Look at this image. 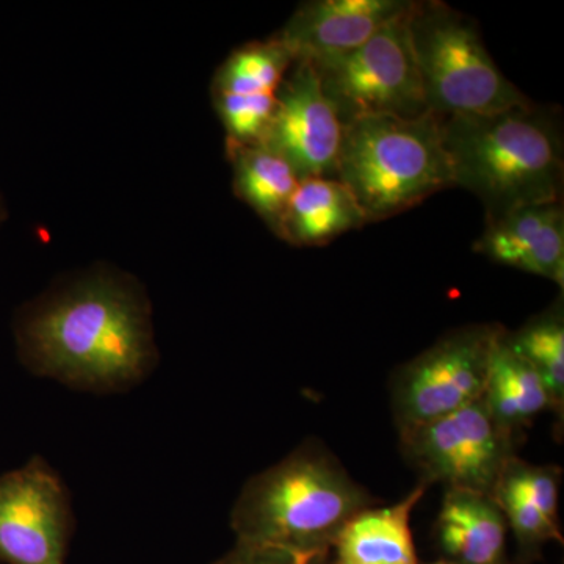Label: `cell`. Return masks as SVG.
Here are the masks:
<instances>
[{
  "instance_id": "ba28073f",
  "label": "cell",
  "mask_w": 564,
  "mask_h": 564,
  "mask_svg": "<svg viewBox=\"0 0 564 564\" xmlns=\"http://www.w3.org/2000/svg\"><path fill=\"white\" fill-rule=\"evenodd\" d=\"M516 444L481 399L400 436L404 458L422 484L491 497L505 467L518 456Z\"/></svg>"
},
{
  "instance_id": "52a82bcc",
  "label": "cell",
  "mask_w": 564,
  "mask_h": 564,
  "mask_svg": "<svg viewBox=\"0 0 564 564\" xmlns=\"http://www.w3.org/2000/svg\"><path fill=\"white\" fill-rule=\"evenodd\" d=\"M502 332L499 325L464 326L397 370L391 400L399 436L481 399L492 348Z\"/></svg>"
},
{
  "instance_id": "cb8c5ba5",
  "label": "cell",
  "mask_w": 564,
  "mask_h": 564,
  "mask_svg": "<svg viewBox=\"0 0 564 564\" xmlns=\"http://www.w3.org/2000/svg\"><path fill=\"white\" fill-rule=\"evenodd\" d=\"M430 564H454V563H451V562H447V560H440V562H434V563H430Z\"/></svg>"
},
{
  "instance_id": "44dd1931",
  "label": "cell",
  "mask_w": 564,
  "mask_h": 564,
  "mask_svg": "<svg viewBox=\"0 0 564 564\" xmlns=\"http://www.w3.org/2000/svg\"><path fill=\"white\" fill-rule=\"evenodd\" d=\"M215 106L228 133V147L261 143L272 120L276 95H215Z\"/></svg>"
},
{
  "instance_id": "603a6c76",
  "label": "cell",
  "mask_w": 564,
  "mask_h": 564,
  "mask_svg": "<svg viewBox=\"0 0 564 564\" xmlns=\"http://www.w3.org/2000/svg\"><path fill=\"white\" fill-rule=\"evenodd\" d=\"M6 217H7L6 206H3V199H2V196H0V223L6 220Z\"/></svg>"
},
{
  "instance_id": "5b68a950",
  "label": "cell",
  "mask_w": 564,
  "mask_h": 564,
  "mask_svg": "<svg viewBox=\"0 0 564 564\" xmlns=\"http://www.w3.org/2000/svg\"><path fill=\"white\" fill-rule=\"evenodd\" d=\"M408 28L426 106L433 113L489 115L530 104L492 61L469 18L445 3L413 2Z\"/></svg>"
},
{
  "instance_id": "ffe728a7",
  "label": "cell",
  "mask_w": 564,
  "mask_h": 564,
  "mask_svg": "<svg viewBox=\"0 0 564 564\" xmlns=\"http://www.w3.org/2000/svg\"><path fill=\"white\" fill-rule=\"evenodd\" d=\"M295 62L292 52L276 39L247 44L234 52L214 82L215 95H276L285 73Z\"/></svg>"
},
{
  "instance_id": "9c48e42d",
  "label": "cell",
  "mask_w": 564,
  "mask_h": 564,
  "mask_svg": "<svg viewBox=\"0 0 564 564\" xmlns=\"http://www.w3.org/2000/svg\"><path fill=\"white\" fill-rule=\"evenodd\" d=\"M73 525L68 491L44 459L0 477V563L66 564Z\"/></svg>"
},
{
  "instance_id": "2e32d148",
  "label": "cell",
  "mask_w": 564,
  "mask_h": 564,
  "mask_svg": "<svg viewBox=\"0 0 564 564\" xmlns=\"http://www.w3.org/2000/svg\"><path fill=\"white\" fill-rule=\"evenodd\" d=\"M481 400L497 425L516 440L534 419L547 411L554 413L543 380L532 364L511 348L505 329L492 348Z\"/></svg>"
},
{
  "instance_id": "277c9868",
  "label": "cell",
  "mask_w": 564,
  "mask_h": 564,
  "mask_svg": "<svg viewBox=\"0 0 564 564\" xmlns=\"http://www.w3.org/2000/svg\"><path fill=\"white\" fill-rule=\"evenodd\" d=\"M336 180L367 223L386 220L454 187L444 148L443 117L370 115L345 122Z\"/></svg>"
},
{
  "instance_id": "8992f818",
  "label": "cell",
  "mask_w": 564,
  "mask_h": 564,
  "mask_svg": "<svg viewBox=\"0 0 564 564\" xmlns=\"http://www.w3.org/2000/svg\"><path fill=\"white\" fill-rule=\"evenodd\" d=\"M408 13L355 50L311 62L343 124L370 115L415 118L430 111L411 47Z\"/></svg>"
},
{
  "instance_id": "ac0fdd59",
  "label": "cell",
  "mask_w": 564,
  "mask_h": 564,
  "mask_svg": "<svg viewBox=\"0 0 564 564\" xmlns=\"http://www.w3.org/2000/svg\"><path fill=\"white\" fill-rule=\"evenodd\" d=\"M234 165V188L274 232H280L282 217L300 181L281 155L262 147H228Z\"/></svg>"
},
{
  "instance_id": "5bb4252c",
  "label": "cell",
  "mask_w": 564,
  "mask_h": 564,
  "mask_svg": "<svg viewBox=\"0 0 564 564\" xmlns=\"http://www.w3.org/2000/svg\"><path fill=\"white\" fill-rule=\"evenodd\" d=\"M507 519L485 494L445 489L434 536L443 558L454 564H511Z\"/></svg>"
},
{
  "instance_id": "3957f363",
  "label": "cell",
  "mask_w": 564,
  "mask_h": 564,
  "mask_svg": "<svg viewBox=\"0 0 564 564\" xmlns=\"http://www.w3.org/2000/svg\"><path fill=\"white\" fill-rule=\"evenodd\" d=\"M443 139L454 187L480 199L486 223L525 207L562 203V135L532 104L443 117Z\"/></svg>"
},
{
  "instance_id": "7402d4cb",
  "label": "cell",
  "mask_w": 564,
  "mask_h": 564,
  "mask_svg": "<svg viewBox=\"0 0 564 564\" xmlns=\"http://www.w3.org/2000/svg\"><path fill=\"white\" fill-rule=\"evenodd\" d=\"M332 555H299L280 549L237 543L214 564H329Z\"/></svg>"
},
{
  "instance_id": "9a60e30c",
  "label": "cell",
  "mask_w": 564,
  "mask_h": 564,
  "mask_svg": "<svg viewBox=\"0 0 564 564\" xmlns=\"http://www.w3.org/2000/svg\"><path fill=\"white\" fill-rule=\"evenodd\" d=\"M429 485L419 481L413 491L389 507H370L344 527L329 564H421L411 532V514Z\"/></svg>"
},
{
  "instance_id": "d6986e66",
  "label": "cell",
  "mask_w": 564,
  "mask_h": 564,
  "mask_svg": "<svg viewBox=\"0 0 564 564\" xmlns=\"http://www.w3.org/2000/svg\"><path fill=\"white\" fill-rule=\"evenodd\" d=\"M508 344L527 359L538 375L554 406L555 417L563 423L564 414V318L563 306H556L533 318L519 332L508 333Z\"/></svg>"
},
{
  "instance_id": "4fadbf2b",
  "label": "cell",
  "mask_w": 564,
  "mask_h": 564,
  "mask_svg": "<svg viewBox=\"0 0 564 564\" xmlns=\"http://www.w3.org/2000/svg\"><path fill=\"white\" fill-rule=\"evenodd\" d=\"M475 251L494 262L514 267L564 284V212L562 203L525 207L486 223Z\"/></svg>"
},
{
  "instance_id": "7a4b0ae2",
  "label": "cell",
  "mask_w": 564,
  "mask_h": 564,
  "mask_svg": "<svg viewBox=\"0 0 564 564\" xmlns=\"http://www.w3.org/2000/svg\"><path fill=\"white\" fill-rule=\"evenodd\" d=\"M375 499L318 441H306L245 484L231 511L237 543L332 555L344 527Z\"/></svg>"
},
{
  "instance_id": "30bf717a",
  "label": "cell",
  "mask_w": 564,
  "mask_h": 564,
  "mask_svg": "<svg viewBox=\"0 0 564 564\" xmlns=\"http://www.w3.org/2000/svg\"><path fill=\"white\" fill-rule=\"evenodd\" d=\"M343 129L313 63L293 62L278 87L262 147L281 155L300 181L336 177Z\"/></svg>"
},
{
  "instance_id": "6da1fadb",
  "label": "cell",
  "mask_w": 564,
  "mask_h": 564,
  "mask_svg": "<svg viewBox=\"0 0 564 564\" xmlns=\"http://www.w3.org/2000/svg\"><path fill=\"white\" fill-rule=\"evenodd\" d=\"M18 350L31 372L88 392L128 391L158 361L150 307L129 282L96 274L21 315Z\"/></svg>"
},
{
  "instance_id": "8fae6325",
  "label": "cell",
  "mask_w": 564,
  "mask_h": 564,
  "mask_svg": "<svg viewBox=\"0 0 564 564\" xmlns=\"http://www.w3.org/2000/svg\"><path fill=\"white\" fill-rule=\"evenodd\" d=\"M406 0H315L295 11L274 39L295 61H318L355 50L410 10Z\"/></svg>"
},
{
  "instance_id": "7c38bea8",
  "label": "cell",
  "mask_w": 564,
  "mask_h": 564,
  "mask_svg": "<svg viewBox=\"0 0 564 564\" xmlns=\"http://www.w3.org/2000/svg\"><path fill=\"white\" fill-rule=\"evenodd\" d=\"M560 488V467L530 464L518 456L505 467L492 497L513 533L522 563L534 562L547 544H563Z\"/></svg>"
},
{
  "instance_id": "e0dca14e",
  "label": "cell",
  "mask_w": 564,
  "mask_h": 564,
  "mask_svg": "<svg viewBox=\"0 0 564 564\" xmlns=\"http://www.w3.org/2000/svg\"><path fill=\"white\" fill-rule=\"evenodd\" d=\"M366 223L343 182L336 177H313L300 182L278 236L296 247H321Z\"/></svg>"
}]
</instances>
